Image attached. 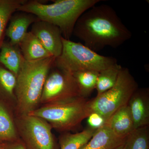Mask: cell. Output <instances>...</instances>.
I'll return each instance as SVG.
<instances>
[{
	"mask_svg": "<svg viewBox=\"0 0 149 149\" xmlns=\"http://www.w3.org/2000/svg\"><path fill=\"white\" fill-rule=\"evenodd\" d=\"M19 47L26 61H35L53 56L31 31L27 32Z\"/></svg>",
	"mask_w": 149,
	"mask_h": 149,
	"instance_id": "obj_13",
	"label": "cell"
},
{
	"mask_svg": "<svg viewBox=\"0 0 149 149\" xmlns=\"http://www.w3.org/2000/svg\"><path fill=\"white\" fill-rule=\"evenodd\" d=\"M5 143H0V149L4 148Z\"/></svg>",
	"mask_w": 149,
	"mask_h": 149,
	"instance_id": "obj_26",
	"label": "cell"
},
{
	"mask_svg": "<svg viewBox=\"0 0 149 149\" xmlns=\"http://www.w3.org/2000/svg\"><path fill=\"white\" fill-rule=\"evenodd\" d=\"M88 102L87 99L80 97L47 104L28 114L42 118L56 130L68 131L78 127L91 114Z\"/></svg>",
	"mask_w": 149,
	"mask_h": 149,
	"instance_id": "obj_5",
	"label": "cell"
},
{
	"mask_svg": "<svg viewBox=\"0 0 149 149\" xmlns=\"http://www.w3.org/2000/svg\"><path fill=\"white\" fill-rule=\"evenodd\" d=\"M126 138L117 136L105 124L97 129L91 139L79 149H113L124 144Z\"/></svg>",
	"mask_w": 149,
	"mask_h": 149,
	"instance_id": "obj_12",
	"label": "cell"
},
{
	"mask_svg": "<svg viewBox=\"0 0 149 149\" xmlns=\"http://www.w3.org/2000/svg\"><path fill=\"white\" fill-rule=\"evenodd\" d=\"M19 130L26 149H60L45 120L29 114L21 115Z\"/></svg>",
	"mask_w": 149,
	"mask_h": 149,
	"instance_id": "obj_8",
	"label": "cell"
},
{
	"mask_svg": "<svg viewBox=\"0 0 149 149\" xmlns=\"http://www.w3.org/2000/svg\"><path fill=\"white\" fill-rule=\"evenodd\" d=\"M72 35L97 52L107 47L116 48L132 37L114 9L108 5L94 6L79 17Z\"/></svg>",
	"mask_w": 149,
	"mask_h": 149,
	"instance_id": "obj_1",
	"label": "cell"
},
{
	"mask_svg": "<svg viewBox=\"0 0 149 149\" xmlns=\"http://www.w3.org/2000/svg\"><path fill=\"white\" fill-rule=\"evenodd\" d=\"M26 0H0V42L9 20Z\"/></svg>",
	"mask_w": 149,
	"mask_h": 149,
	"instance_id": "obj_21",
	"label": "cell"
},
{
	"mask_svg": "<svg viewBox=\"0 0 149 149\" xmlns=\"http://www.w3.org/2000/svg\"><path fill=\"white\" fill-rule=\"evenodd\" d=\"M10 18V22L6 30V35L9 38L10 43L19 45L30 25L40 19L32 14L17 11Z\"/></svg>",
	"mask_w": 149,
	"mask_h": 149,
	"instance_id": "obj_11",
	"label": "cell"
},
{
	"mask_svg": "<svg viewBox=\"0 0 149 149\" xmlns=\"http://www.w3.org/2000/svg\"><path fill=\"white\" fill-rule=\"evenodd\" d=\"M4 149H26L22 141L19 140L12 143H5Z\"/></svg>",
	"mask_w": 149,
	"mask_h": 149,
	"instance_id": "obj_24",
	"label": "cell"
},
{
	"mask_svg": "<svg viewBox=\"0 0 149 149\" xmlns=\"http://www.w3.org/2000/svg\"><path fill=\"white\" fill-rule=\"evenodd\" d=\"M87 118L89 127L93 129H98L106 123V120L102 116L96 112L91 113Z\"/></svg>",
	"mask_w": 149,
	"mask_h": 149,
	"instance_id": "obj_23",
	"label": "cell"
},
{
	"mask_svg": "<svg viewBox=\"0 0 149 149\" xmlns=\"http://www.w3.org/2000/svg\"><path fill=\"white\" fill-rule=\"evenodd\" d=\"M97 130L88 127L79 133L64 134L60 138V149H80L91 139Z\"/></svg>",
	"mask_w": 149,
	"mask_h": 149,
	"instance_id": "obj_16",
	"label": "cell"
},
{
	"mask_svg": "<svg viewBox=\"0 0 149 149\" xmlns=\"http://www.w3.org/2000/svg\"><path fill=\"white\" fill-rule=\"evenodd\" d=\"M138 84L129 69L122 68L117 82L113 88L88 100V107L91 113L96 112L102 116L106 122L112 115L126 105Z\"/></svg>",
	"mask_w": 149,
	"mask_h": 149,
	"instance_id": "obj_6",
	"label": "cell"
},
{
	"mask_svg": "<svg viewBox=\"0 0 149 149\" xmlns=\"http://www.w3.org/2000/svg\"><path fill=\"white\" fill-rule=\"evenodd\" d=\"M55 58L52 56L35 61L23 62L16 76L15 91L21 115L28 114L37 109L46 78Z\"/></svg>",
	"mask_w": 149,
	"mask_h": 149,
	"instance_id": "obj_3",
	"label": "cell"
},
{
	"mask_svg": "<svg viewBox=\"0 0 149 149\" xmlns=\"http://www.w3.org/2000/svg\"><path fill=\"white\" fill-rule=\"evenodd\" d=\"M105 124L120 137H127L134 130L133 119L127 104L115 112Z\"/></svg>",
	"mask_w": 149,
	"mask_h": 149,
	"instance_id": "obj_14",
	"label": "cell"
},
{
	"mask_svg": "<svg viewBox=\"0 0 149 149\" xmlns=\"http://www.w3.org/2000/svg\"><path fill=\"white\" fill-rule=\"evenodd\" d=\"M80 97H82L72 73L53 64L44 84L40 102L53 103Z\"/></svg>",
	"mask_w": 149,
	"mask_h": 149,
	"instance_id": "obj_7",
	"label": "cell"
},
{
	"mask_svg": "<svg viewBox=\"0 0 149 149\" xmlns=\"http://www.w3.org/2000/svg\"><path fill=\"white\" fill-rule=\"evenodd\" d=\"M16 80V76L13 73L0 66V86L9 95H14Z\"/></svg>",
	"mask_w": 149,
	"mask_h": 149,
	"instance_id": "obj_22",
	"label": "cell"
},
{
	"mask_svg": "<svg viewBox=\"0 0 149 149\" xmlns=\"http://www.w3.org/2000/svg\"><path fill=\"white\" fill-rule=\"evenodd\" d=\"M13 121L5 108L0 102V142L12 143L18 140Z\"/></svg>",
	"mask_w": 149,
	"mask_h": 149,
	"instance_id": "obj_19",
	"label": "cell"
},
{
	"mask_svg": "<svg viewBox=\"0 0 149 149\" xmlns=\"http://www.w3.org/2000/svg\"><path fill=\"white\" fill-rule=\"evenodd\" d=\"M124 143L121 145V146H119L116 147V148H114L113 149H124Z\"/></svg>",
	"mask_w": 149,
	"mask_h": 149,
	"instance_id": "obj_25",
	"label": "cell"
},
{
	"mask_svg": "<svg viewBox=\"0 0 149 149\" xmlns=\"http://www.w3.org/2000/svg\"><path fill=\"white\" fill-rule=\"evenodd\" d=\"M63 49L56 58L54 65L73 73L82 70L100 72L117 63V60L111 56L101 55L80 43L62 38Z\"/></svg>",
	"mask_w": 149,
	"mask_h": 149,
	"instance_id": "obj_4",
	"label": "cell"
},
{
	"mask_svg": "<svg viewBox=\"0 0 149 149\" xmlns=\"http://www.w3.org/2000/svg\"><path fill=\"white\" fill-rule=\"evenodd\" d=\"M127 105L133 119L134 129L149 126V88H138L131 96Z\"/></svg>",
	"mask_w": 149,
	"mask_h": 149,
	"instance_id": "obj_10",
	"label": "cell"
},
{
	"mask_svg": "<svg viewBox=\"0 0 149 149\" xmlns=\"http://www.w3.org/2000/svg\"><path fill=\"white\" fill-rule=\"evenodd\" d=\"M24 59L19 45L10 42L3 43L0 52V63L17 76Z\"/></svg>",
	"mask_w": 149,
	"mask_h": 149,
	"instance_id": "obj_15",
	"label": "cell"
},
{
	"mask_svg": "<svg viewBox=\"0 0 149 149\" xmlns=\"http://www.w3.org/2000/svg\"><path fill=\"white\" fill-rule=\"evenodd\" d=\"M31 32L52 55L56 58L60 55L63 49V37L58 27L40 20L32 24Z\"/></svg>",
	"mask_w": 149,
	"mask_h": 149,
	"instance_id": "obj_9",
	"label": "cell"
},
{
	"mask_svg": "<svg viewBox=\"0 0 149 149\" xmlns=\"http://www.w3.org/2000/svg\"><path fill=\"white\" fill-rule=\"evenodd\" d=\"M101 0H56L46 4L41 1L26 0L17 10L34 15L40 20L56 25L63 37L70 40L79 17Z\"/></svg>",
	"mask_w": 149,
	"mask_h": 149,
	"instance_id": "obj_2",
	"label": "cell"
},
{
	"mask_svg": "<svg viewBox=\"0 0 149 149\" xmlns=\"http://www.w3.org/2000/svg\"><path fill=\"white\" fill-rule=\"evenodd\" d=\"M122 68L116 63L99 72L95 88L97 96L101 95L114 86Z\"/></svg>",
	"mask_w": 149,
	"mask_h": 149,
	"instance_id": "obj_17",
	"label": "cell"
},
{
	"mask_svg": "<svg viewBox=\"0 0 149 149\" xmlns=\"http://www.w3.org/2000/svg\"><path fill=\"white\" fill-rule=\"evenodd\" d=\"M123 149H149V126L133 130L127 136Z\"/></svg>",
	"mask_w": 149,
	"mask_h": 149,
	"instance_id": "obj_20",
	"label": "cell"
},
{
	"mask_svg": "<svg viewBox=\"0 0 149 149\" xmlns=\"http://www.w3.org/2000/svg\"><path fill=\"white\" fill-rule=\"evenodd\" d=\"M99 73L93 70H82L72 73L82 97L86 98L95 89Z\"/></svg>",
	"mask_w": 149,
	"mask_h": 149,
	"instance_id": "obj_18",
	"label": "cell"
}]
</instances>
